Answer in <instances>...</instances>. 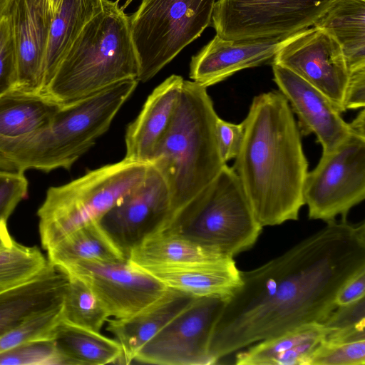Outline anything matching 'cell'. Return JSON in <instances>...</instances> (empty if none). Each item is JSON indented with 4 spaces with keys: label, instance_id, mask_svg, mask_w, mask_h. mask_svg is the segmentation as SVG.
Wrapping results in <instances>:
<instances>
[{
    "label": "cell",
    "instance_id": "8fae6325",
    "mask_svg": "<svg viewBox=\"0 0 365 365\" xmlns=\"http://www.w3.org/2000/svg\"><path fill=\"white\" fill-rule=\"evenodd\" d=\"M227 299L195 297L138 352L133 361L160 365H210L209 346Z\"/></svg>",
    "mask_w": 365,
    "mask_h": 365
},
{
    "label": "cell",
    "instance_id": "4fadbf2b",
    "mask_svg": "<svg viewBox=\"0 0 365 365\" xmlns=\"http://www.w3.org/2000/svg\"><path fill=\"white\" fill-rule=\"evenodd\" d=\"M170 218L168 187L160 172L150 164L143 181L98 222L128 258L132 249L144 239L163 231Z\"/></svg>",
    "mask_w": 365,
    "mask_h": 365
},
{
    "label": "cell",
    "instance_id": "d590c367",
    "mask_svg": "<svg viewBox=\"0 0 365 365\" xmlns=\"http://www.w3.org/2000/svg\"><path fill=\"white\" fill-rule=\"evenodd\" d=\"M322 324L328 333L365 327V297L336 306Z\"/></svg>",
    "mask_w": 365,
    "mask_h": 365
},
{
    "label": "cell",
    "instance_id": "52a82bcc",
    "mask_svg": "<svg viewBox=\"0 0 365 365\" xmlns=\"http://www.w3.org/2000/svg\"><path fill=\"white\" fill-rule=\"evenodd\" d=\"M262 228L238 176L225 164L162 232L180 234L234 258L256 243Z\"/></svg>",
    "mask_w": 365,
    "mask_h": 365
},
{
    "label": "cell",
    "instance_id": "9a60e30c",
    "mask_svg": "<svg viewBox=\"0 0 365 365\" xmlns=\"http://www.w3.org/2000/svg\"><path fill=\"white\" fill-rule=\"evenodd\" d=\"M274 81L297 115L302 135L314 134L322 154L336 149L352 133L331 101L319 90L289 69L272 63Z\"/></svg>",
    "mask_w": 365,
    "mask_h": 365
},
{
    "label": "cell",
    "instance_id": "9c48e42d",
    "mask_svg": "<svg viewBox=\"0 0 365 365\" xmlns=\"http://www.w3.org/2000/svg\"><path fill=\"white\" fill-rule=\"evenodd\" d=\"M335 0H217L212 16L225 40L289 36L314 26Z\"/></svg>",
    "mask_w": 365,
    "mask_h": 365
},
{
    "label": "cell",
    "instance_id": "ba28073f",
    "mask_svg": "<svg viewBox=\"0 0 365 365\" xmlns=\"http://www.w3.org/2000/svg\"><path fill=\"white\" fill-rule=\"evenodd\" d=\"M217 0H142L129 16L139 82L153 78L211 25Z\"/></svg>",
    "mask_w": 365,
    "mask_h": 365
},
{
    "label": "cell",
    "instance_id": "60d3db41",
    "mask_svg": "<svg viewBox=\"0 0 365 365\" xmlns=\"http://www.w3.org/2000/svg\"><path fill=\"white\" fill-rule=\"evenodd\" d=\"M14 242V240L9 232L6 222L0 221V250L10 247Z\"/></svg>",
    "mask_w": 365,
    "mask_h": 365
},
{
    "label": "cell",
    "instance_id": "44dd1931",
    "mask_svg": "<svg viewBox=\"0 0 365 365\" xmlns=\"http://www.w3.org/2000/svg\"><path fill=\"white\" fill-rule=\"evenodd\" d=\"M167 287L195 297L229 298L241 283L234 259L216 263H192L141 267Z\"/></svg>",
    "mask_w": 365,
    "mask_h": 365
},
{
    "label": "cell",
    "instance_id": "7a4b0ae2",
    "mask_svg": "<svg viewBox=\"0 0 365 365\" xmlns=\"http://www.w3.org/2000/svg\"><path fill=\"white\" fill-rule=\"evenodd\" d=\"M232 167L262 227L297 220L305 205L308 161L288 101L277 90L254 97Z\"/></svg>",
    "mask_w": 365,
    "mask_h": 365
},
{
    "label": "cell",
    "instance_id": "4dcf8cb0",
    "mask_svg": "<svg viewBox=\"0 0 365 365\" xmlns=\"http://www.w3.org/2000/svg\"><path fill=\"white\" fill-rule=\"evenodd\" d=\"M49 262L37 247L14 241L0 250V292L21 285L38 276Z\"/></svg>",
    "mask_w": 365,
    "mask_h": 365
},
{
    "label": "cell",
    "instance_id": "836d02e7",
    "mask_svg": "<svg viewBox=\"0 0 365 365\" xmlns=\"http://www.w3.org/2000/svg\"><path fill=\"white\" fill-rule=\"evenodd\" d=\"M17 77L16 52L8 16H0V96L13 89Z\"/></svg>",
    "mask_w": 365,
    "mask_h": 365
},
{
    "label": "cell",
    "instance_id": "5bb4252c",
    "mask_svg": "<svg viewBox=\"0 0 365 365\" xmlns=\"http://www.w3.org/2000/svg\"><path fill=\"white\" fill-rule=\"evenodd\" d=\"M279 64L322 93L342 113L349 73L342 48L325 31L313 26L298 32L277 53Z\"/></svg>",
    "mask_w": 365,
    "mask_h": 365
},
{
    "label": "cell",
    "instance_id": "3957f363",
    "mask_svg": "<svg viewBox=\"0 0 365 365\" xmlns=\"http://www.w3.org/2000/svg\"><path fill=\"white\" fill-rule=\"evenodd\" d=\"M138 83L137 79L126 80L60 105L46 125L0 145V169L21 173L70 170L109 129Z\"/></svg>",
    "mask_w": 365,
    "mask_h": 365
},
{
    "label": "cell",
    "instance_id": "d6a6232c",
    "mask_svg": "<svg viewBox=\"0 0 365 365\" xmlns=\"http://www.w3.org/2000/svg\"><path fill=\"white\" fill-rule=\"evenodd\" d=\"M0 365H66V362L53 339H44L0 353Z\"/></svg>",
    "mask_w": 365,
    "mask_h": 365
},
{
    "label": "cell",
    "instance_id": "603a6c76",
    "mask_svg": "<svg viewBox=\"0 0 365 365\" xmlns=\"http://www.w3.org/2000/svg\"><path fill=\"white\" fill-rule=\"evenodd\" d=\"M229 257L180 234L157 232L132 249L128 259L140 267L225 262Z\"/></svg>",
    "mask_w": 365,
    "mask_h": 365
},
{
    "label": "cell",
    "instance_id": "7402d4cb",
    "mask_svg": "<svg viewBox=\"0 0 365 365\" xmlns=\"http://www.w3.org/2000/svg\"><path fill=\"white\" fill-rule=\"evenodd\" d=\"M328 331L322 323L297 327L255 343L235 356L237 365H307Z\"/></svg>",
    "mask_w": 365,
    "mask_h": 365
},
{
    "label": "cell",
    "instance_id": "ac0fdd59",
    "mask_svg": "<svg viewBox=\"0 0 365 365\" xmlns=\"http://www.w3.org/2000/svg\"><path fill=\"white\" fill-rule=\"evenodd\" d=\"M184 80L180 76L171 75L148 97L141 111L126 130L125 159L150 163L158 143L171 122Z\"/></svg>",
    "mask_w": 365,
    "mask_h": 365
},
{
    "label": "cell",
    "instance_id": "30bf717a",
    "mask_svg": "<svg viewBox=\"0 0 365 365\" xmlns=\"http://www.w3.org/2000/svg\"><path fill=\"white\" fill-rule=\"evenodd\" d=\"M309 218L326 222L365 198V137L352 133L307 173L303 190Z\"/></svg>",
    "mask_w": 365,
    "mask_h": 365
},
{
    "label": "cell",
    "instance_id": "277c9868",
    "mask_svg": "<svg viewBox=\"0 0 365 365\" xmlns=\"http://www.w3.org/2000/svg\"><path fill=\"white\" fill-rule=\"evenodd\" d=\"M217 118L207 88L184 80L171 122L150 163L170 192V218L163 231L226 164L217 144Z\"/></svg>",
    "mask_w": 365,
    "mask_h": 365
},
{
    "label": "cell",
    "instance_id": "e575fe53",
    "mask_svg": "<svg viewBox=\"0 0 365 365\" xmlns=\"http://www.w3.org/2000/svg\"><path fill=\"white\" fill-rule=\"evenodd\" d=\"M24 173L0 169V221L7 222L19 203L28 195Z\"/></svg>",
    "mask_w": 365,
    "mask_h": 365
},
{
    "label": "cell",
    "instance_id": "ab89813d",
    "mask_svg": "<svg viewBox=\"0 0 365 365\" xmlns=\"http://www.w3.org/2000/svg\"><path fill=\"white\" fill-rule=\"evenodd\" d=\"M365 110L363 108L354 120L349 123L354 133L362 137H365Z\"/></svg>",
    "mask_w": 365,
    "mask_h": 365
},
{
    "label": "cell",
    "instance_id": "b9f144b4",
    "mask_svg": "<svg viewBox=\"0 0 365 365\" xmlns=\"http://www.w3.org/2000/svg\"><path fill=\"white\" fill-rule=\"evenodd\" d=\"M11 0H0V16L5 14Z\"/></svg>",
    "mask_w": 365,
    "mask_h": 365
},
{
    "label": "cell",
    "instance_id": "2e32d148",
    "mask_svg": "<svg viewBox=\"0 0 365 365\" xmlns=\"http://www.w3.org/2000/svg\"><path fill=\"white\" fill-rule=\"evenodd\" d=\"M6 14L17 58V77L13 89L41 94L43 63L53 17L48 0H11Z\"/></svg>",
    "mask_w": 365,
    "mask_h": 365
},
{
    "label": "cell",
    "instance_id": "7bdbcfd3",
    "mask_svg": "<svg viewBox=\"0 0 365 365\" xmlns=\"http://www.w3.org/2000/svg\"><path fill=\"white\" fill-rule=\"evenodd\" d=\"M62 0H48V4L53 15L55 14Z\"/></svg>",
    "mask_w": 365,
    "mask_h": 365
},
{
    "label": "cell",
    "instance_id": "4316f807",
    "mask_svg": "<svg viewBox=\"0 0 365 365\" xmlns=\"http://www.w3.org/2000/svg\"><path fill=\"white\" fill-rule=\"evenodd\" d=\"M53 339L66 365L116 364L123 354L115 339L61 320L54 329Z\"/></svg>",
    "mask_w": 365,
    "mask_h": 365
},
{
    "label": "cell",
    "instance_id": "f1b7e54d",
    "mask_svg": "<svg viewBox=\"0 0 365 365\" xmlns=\"http://www.w3.org/2000/svg\"><path fill=\"white\" fill-rule=\"evenodd\" d=\"M68 276L61 307V321L68 324L101 332L110 316L91 287L82 279Z\"/></svg>",
    "mask_w": 365,
    "mask_h": 365
},
{
    "label": "cell",
    "instance_id": "7c38bea8",
    "mask_svg": "<svg viewBox=\"0 0 365 365\" xmlns=\"http://www.w3.org/2000/svg\"><path fill=\"white\" fill-rule=\"evenodd\" d=\"M58 268L85 282L114 319L136 314L157 301L168 289L128 259L81 260Z\"/></svg>",
    "mask_w": 365,
    "mask_h": 365
},
{
    "label": "cell",
    "instance_id": "484cf974",
    "mask_svg": "<svg viewBox=\"0 0 365 365\" xmlns=\"http://www.w3.org/2000/svg\"><path fill=\"white\" fill-rule=\"evenodd\" d=\"M60 105L41 94L11 89L0 96V145L46 125Z\"/></svg>",
    "mask_w": 365,
    "mask_h": 365
},
{
    "label": "cell",
    "instance_id": "d4e9b609",
    "mask_svg": "<svg viewBox=\"0 0 365 365\" xmlns=\"http://www.w3.org/2000/svg\"><path fill=\"white\" fill-rule=\"evenodd\" d=\"M313 26L339 43L349 73L365 67V0H335Z\"/></svg>",
    "mask_w": 365,
    "mask_h": 365
},
{
    "label": "cell",
    "instance_id": "f546056e",
    "mask_svg": "<svg viewBox=\"0 0 365 365\" xmlns=\"http://www.w3.org/2000/svg\"><path fill=\"white\" fill-rule=\"evenodd\" d=\"M365 327L329 332L307 365H364Z\"/></svg>",
    "mask_w": 365,
    "mask_h": 365
},
{
    "label": "cell",
    "instance_id": "1f68e13d",
    "mask_svg": "<svg viewBox=\"0 0 365 365\" xmlns=\"http://www.w3.org/2000/svg\"><path fill=\"white\" fill-rule=\"evenodd\" d=\"M61 307L36 314L0 336V353L23 344L53 339L54 329L61 322Z\"/></svg>",
    "mask_w": 365,
    "mask_h": 365
},
{
    "label": "cell",
    "instance_id": "ffe728a7",
    "mask_svg": "<svg viewBox=\"0 0 365 365\" xmlns=\"http://www.w3.org/2000/svg\"><path fill=\"white\" fill-rule=\"evenodd\" d=\"M195 298L186 292L168 287L161 297L136 314L108 319L106 330L115 336L122 348L120 364L131 363L140 349Z\"/></svg>",
    "mask_w": 365,
    "mask_h": 365
},
{
    "label": "cell",
    "instance_id": "8992f818",
    "mask_svg": "<svg viewBox=\"0 0 365 365\" xmlns=\"http://www.w3.org/2000/svg\"><path fill=\"white\" fill-rule=\"evenodd\" d=\"M150 165L124 158L50 187L37 211L43 249L48 250L73 231L98 221L143 181Z\"/></svg>",
    "mask_w": 365,
    "mask_h": 365
},
{
    "label": "cell",
    "instance_id": "d6986e66",
    "mask_svg": "<svg viewBox=\"0 0 365 365\" xmlns=\"http://www.w3.org/2000/svg\"><path fill=\"white\" fill-rule=\"evenodd\" d=\"M68 274L49 265L34 279L0 292V336L28 319L62 307Z\"/></svg>",
    "mask_w": 365,
    "mask_h": 365
},
{
    "label": "cell",
    "instance_id": "e0dca14e",
    "mask_svg": "<svg viewBox=\"0 0 365 365\" xmlns=\"http://www.w3.org/2000/svg\"><path fill=\"white\" fill-rule=\"evenodd\" d=\"M297 33L247 40H225L215 35L192 57L190 78L206 88L218 83L237 71L273 60L281 48Z\"/></svg>",
    "mask_w": 365,
    "mask_h": 365
},
{
    "label": "cell",
    "instance_id": "5b68a950",
    "mask_svg": "<svg viewBox=\"0 0 365 365\" xmlns=\"http://www.w3.org/2000/svg\"><path fill=\"white\" fill-rule=\"evenodd\" d=\"M138 74L129 16L118 1L106 0L73 43L41 95L66 104L138 79Z\"/></svg>",
    "mask_w": 365,
    "mask_h": 365
},
{
    "label": "cell",
    "instance_id": "f35d334b",
    "mask_svg": "<svg viewBox=\"0 0 365 365\" xmlns=\"http://www.w3.org/2000/svg\"><path fill=\"white\" fill-rule=\"evenodd\" d=\"M365 297V269L349 278L340 288L336 297V304L344 305L351 303Z\"/></svg>",
    "mask_w": 365,
    "mask_h": 365
},
{
    "label": "cell",
    "instance_id": "8d00e7d4",
    "mask_svg": "<svg viewBox=\"0 0 365 365\" xmlns=\"http://www.w3.org/2000/svg\"><path fill=\"white\" fill-rule=\"evenodd\" d=\"M215 133L217 148L222 161L226 163L228 160L235 158L240 151L244 136L242 122L235 124L218 117Z\"/></svg>",
    "mask_w": 365,
    "mask_h": 365
},
{
    "label": "cell",
    "instance_id": "74e56055",
    "mask_svg": "<svg viewBox=\"0 0 365 365\" xmlns=\"http://www.w3.org/2000/svg\"><path fill=\"white\" fill-rule=\"evenodd\" d=\"M365 106V67L349 72L345 91V110L357 109Z\"/></svg>",
    "mask_w": 365,
    "mask_h": 365
},
{
    "label": "cell",
    "instance_id": "83f0119b",
    "mask_svg": "<svg viewBox=\"0 0 365 365\" xmlns=\"http://www.w3.org/2000/svg\"><path fill=\"white\" fill-rule=\"evenodd\" d=\"M48 261L61 267L81 260L123 261L128 259L98 221L64 237L47 250Z\"/></svg>",
    "mask_w": 365,
    "mask_h": 365
},
{
    "label": "cell",
    "instance_id": "cb8c5ba5",
    "mask_svg": "<svg viewBox=\"0 0 365 365\" xmlns=\"http://www.w3.org/2000/svg\"><path fill=\"white\" fill-rule=\"evenodd\" d=\"M106 0H62L53 15L45 52L41 93L85 26L100 13Z\"/></svg>",
    "mask_w": 365,
    "mask_h": 365
},
{
    "label": "cell",
    "instance_id": "6da1fadb",
    "mask_svg": "<svg viewBox=\"0 0 365 365\" xmlns=\"http://www.w3.org/2000/svg\"><path fill=\"white\" fill-rule=\"evenodd\" d=\"M365 269V223L346 218L251 270L225 300L209 346L212 364L232 353L297 327L322 323L352 276Z\"/></svg>",
    "mask_w": 365,
    "mask_h": 365
}]
</instances>
